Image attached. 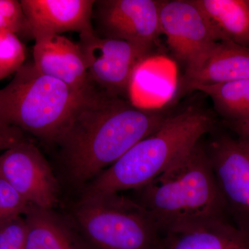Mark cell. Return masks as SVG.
I'll return each instance as SVG.
<instances>
[{"label":"cell","mask_w":249,"mask_h":249,"mask_svg":"<svg viewBox=\"0 0 249 249\" xmlns=\"http://www.w3.org/2000/svg\"><path fill=\"white\" fill-rule=\"evenodd\" d=\"M168 116L137 107L93 86L77 104L55 144L69 182L83 189L153 133Z\"/></svg>","instance_id":"1"},{"label":"cell","mask_w":249,"mask_h":249,"mask_svg":"<svg viewBox=\"0 0 249 249\" xmlns=\"http://www.w3.org/2000/svg\"><path fill=\"white\" fill-rule=\"evenodd\" d=\"M161 235L227 218L207 150L200 142L186 156L134 191Z\"/></svg>","instance_id":"2"},{"label":"cell","mask_w":249,"mask_h":249,"mask_svg":"<svg viewBox=\"0 0 249 249\" xmlns=\"http://www.w3.org/2000/svg\"><path fill=\"white\" fill-rule=\"evenodd\" d=\"M214 123L211 112L197 106L168 115L153 133L87 184L82 194L140 189L191 152Z\"/></svg>","instance_id":"3"},{"label":"cell","mask_w":249,"mask_h":249,"mask_svg":"<svg viewBox=\"0 0 249 249\" xmlns=\"http://www.w3.org/2000/svg\"><path fill=\"white\" fill-rule=\"evenodd\" d=\"M87 91L44 74L34 62L24 64L0 89V122L55 144Z\"/></svg>","instance_id":"4"},{"label":"cell","mask_w":249,"mask_h":249,"mask_svg":"<svg viewBox=\"0 0 249 249\" xmlns=\"http://www.w3.org/2000/svg\"><path fill=\"white\" fill-rule=\"evenodd\" d=\"M67 220L85 249L161 248V233L146 210L119 193L81 194Z\"/></svg>","instance_id":"5"},{"label":"cell","mask_w":249,"mask_h":249,"mask_svg":"<svg viewBox=\"0 0 249 249\" xmlns=\"http://www.w3.org/2000/svg\"><path fill=\"white\" fill-rule=\"evenodd\" d=\"M78 45L91 83L116 96L128 91L136 70L150 49L128 41L101 37L94 31L80 34Z\"/></svg>","instance_id":"6"},{"label":"cell","mask_w":249,"mask_h":249,"mask_svg":"<svg viewBox=\"0 0 249 249\" xmlns=\"http://www.w3.org/2000/svg\"><path fill=\"white\" fill-rule=\"evenodd\" d=\"M0 178L29 204L45 209L58 204V179L42 152L28 139L0 155Z\"/></svg>","instance_id":"7"},{"label":"cell","mask_w":249,"mask_h":249,"mask_svg":"<svg viewBox=\"0 0 249 249\" xmlns=\"http://www.w3.org/2000/svg\"><path fill=\"white\" fill-rule=\"evenodd\" d=\"M228 215L249 232V148L235 137L220 134L206 147Z\"/></svg>","instance_id":"8"},{"label":"cell","mask_w":249,"mask_h":249,"mask_svg":"<svg viewBox=\"0 0 249 249\" xmlns=\"http://www.w3.org/2000/svg\"><path fill=\"white\" fill-rule=\"evenodd\" d=\"M159 20L172 53L186 65L211 44L223 40L193 0L160 1Z\"/></svg>","instance_id":"9"},{"label":"cell","mask_w":249,"mask_h":249,"mask_svg":"<svg viewBox=\"0 0 249 249\" xmlns=\"http://www.w3.org/2000/svg\"><path fill=\"white\" fill-rule=\"evenodd\" d=\"M160 3L157 0L95 1L100 36L151 48L160 34Z\"/></svg>","instance_id":"10"},{"label":"cell","mask_w":249,"mask_h":249,"mask_svg":"<svg viewBox=\"0 0 249 249\" xmlns=\"http://www.w3.org/2000/svg\"><path fill=\"white\" fill-rule=\"evenodd\" d=\"M33 38L35 40L34 64L39 71L78 92H85L92 88L78 43L49 33H37Z\"/></svg>","instance_id":"11"},{"label":"cell","mask_w":249,"mask_h":249,"mask_svg":"<svg viewBox=\"0 0 249 249\" xmlns=\"http://www.w3.org/2000/svg\"><path fill=\"white\" fill-rule=\"evenodd\" d=\"M249 78V47L231 41L209 45L186 65L183 86L220 84Z\"/></svg>","instance_id":"12"},{"label":"cell","mask_w":249,"mask_h":249,"mask_svg":"<svg viewBox=\"0 0 249 249\" xmlns=\"http://www.w3.org/2000/svg\"><path fill=\"white\" fill-rule=\"evenodd\" d=\"M31 37L37 33L60 34L93 31V0H21Z\"/></svg>","instance_id":"13"},{"label":"cell","mask_w":249,"mask_h":249,"mask_svg":"<svg viewBox=\"0 0 249 249\" xmlns=\"http://www.w3.org/2000/svg\"><path fill=\"white\" fill-rule=\"evenodd\" d=\"M160 249H249V232L220 219L167 232Z\"/></svg>","instance_id":"14"},{"label":"cell","mask_w":249,"mask_h":249,"mask_svg":"<svg viewBox=\"0 0 249 249\" xmlns=\"http://www.w3.org/2000/svg\"><path fill=\"white\" fill-rule=\"evenodd\" d=\"M24 217L26 249H85L68 220L53 209L30 205Z\"/></svg>","instance_id":"15"},{"label":"cell","mask_w":249,"mask_h":249,"mask_svg":"<svg viewBox=\"0 0 249 249\" xmlns=\"http://www.w3.org/2000/svg\"><path fill=\"white\" fill-rule=\"evenodd\" d=\"M210 22L229 40L249 47V0H193Z\"/></svg>","instance_id":"16"},{"label":"cell","mask_w":249,"mask_h":249,"mask_svg":"<svg viewBox=\"0 0 249 249\" xmlns=\"http://www.w3.org/2000/svg\"><path fill=\"white\" fill-rule=\"evenodd\" d=\"M192 90L208 95L225 122L249 118V78L220 84L196 85Z\"/></svg>","instance_id":"17"},{"label":"cell","mask_w":249,"mask_h":249,"mask_svg":"<svg viewBox=\"0 0 249 249\" xmlns=\"http://www.w3.org/2000/svg\"><path fill=\"white\" fill-rule=\"evenodd\" d=\"M25 47L16 34L0 29V80L16 73L24 65Z\"/></svg>","instance_id":"18"},{"label":"cell","mask_w":249,"mask_h":249,"mask_svg":"<svg viewBox=\"0 0 249 249\" xmlns=\"http://www.w3.org/2000/svg\"><path fill=\"white\" fill-rule=\"evenodd\" d=\"M0 29L31 37L27 18L18 0H0Z\"/></svg>","instance_id":"19"},{"label":"cell","mask_w":249,"mask_h":249,"mask_svg":"<svg viewBox=\"0 0 249 249\" xmlns=\"http://www.w3.org/2000/svg\"><path fill=\"white\" fill-rule=\"evenodd\" d=\"M27 224L22 215L0 223V249H26Z\"/></svg>","instance_id":"20"},{"label":"cell","mask_w":249,"mask_h":249,"mask_svg":"<svg viewBox=\"0 0 249 249\" xmlns=\"http://www.w3.org/2000/svg\"><path fill=\"white\" fill-rule=\"evenodd\" d=\"M30 205L9 183L0 178V223L24 215Z\"/></svg>","instance_id":"21"},{"label":"cell","mask_w":249,"mask_h":249,"mask_svg":"<svg viewBox=\"0 0 249 249\" xmlns=\"http://www.w3.org/2000/svg\"><path fill=\"white\" fill-rule=\"evenodd\" d=\"M27 139L21 129L0 122V151H5Z\"/></svg>","instance_id":"22"},{"label":"cell","mask_w":249,"mask_h":249,"mask_svg":"<svg viewBox=\"0 0 249 249\" xmlns=\"http://www.w3.org/2000/svg\"><path fill=\"white\" fill-rule=\"evenodd\" d=\"M224 124L232 132L234 137L249 148V118L245 120L225 122Z\"/></svg>","instance_id":"23"}]
</instances>
